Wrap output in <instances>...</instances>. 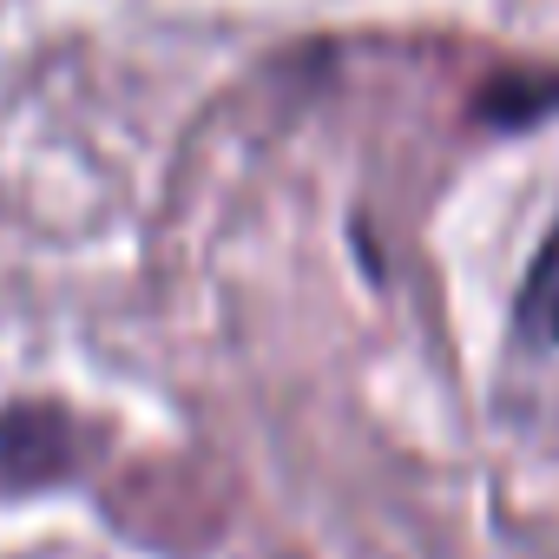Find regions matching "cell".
<instances>
[{
	"instance_id": "cell-1",
	"label": "cell",
	"mask_w": 559,
	"mask_h": 559,
	"mask_svg": "<svg viewBox=\"0 0 559 559\" xmlns=\"http://www.w3.org/2000/svg\"><path fill=\"white\" fill-rule=\"evenodd\" d=\"M73 421L60 408L21 402V408H0V487H40L53 474L73 467Z\"/></svg>"
},
{
	"instance_id": "cell-2",
	"label": "cell",
	"mask_w": 559,
	"mask_h": 559,
	"mask_svg": "<svg viewBox=\"0 0 559 559\" xmlns=\"http://www.w3.org/2000/svg\"><path fill=\"white\" fill-rule=\"evenodd\" d=\"M513 336L526 349H552L559 343V224L546 230L539 257L526 263V284L513 297Z\"/></svg>"
}]
</instances>
